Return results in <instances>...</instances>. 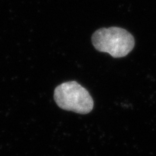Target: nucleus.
Segmentation results:
<instances>
[{
  "label": "nucleus",
  "instance_id": "nucleus-1",
  "mask_svg": "<svg viewBox=\"0 0 156 156\" xmlns=\"http://www.w3.org/2000/svg\"><path fill=\"white\" fill-rule=\"evenodd\" d=\"M92 44L98 51L109 54L114 58H122L132 51L135 42L133 36L125 29L111 27L95 31Z\"/></svg>",
  "mask_w": 156,
  "mask_h": 156
},
{
  "label": "nucleus",
  "instance_id": "nucleus-2",
  "mask_svg": "<svg viewBox=\"0 0 156 156\" xmlns=\"http://www.w3.org/2000/svg\"><path fill=\"white\" fill-rule=\"evenodd\" d=\"M54 100L59 108L77 114H87L94 106L93 98L85 87L76 81L58 85L54 90Z\"/></svg>",
  "mask_w": 156,
  "mask_h": 156
}]
</instances>
